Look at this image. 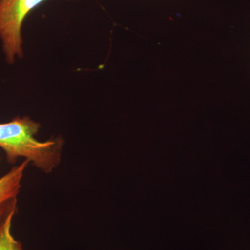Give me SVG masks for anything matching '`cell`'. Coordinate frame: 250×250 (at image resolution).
I'll list each match as a JSON object with an SVG mask.
<instances>
[{
    "mask_svg": "<svg viewBox=\"0 0 250 250\" xmlns=\"http://www.w3.org/2000/svg\"><path fill=\"white\" fill-rule=\"evenodd\" d=\"M1 156H0V163H1Z\"/></svg>",
    "mask_w": 250,
    "mask_h": 250,
    "instance_id": "5",
    "label": "cell"
},
{
    "mask_svg": "<svg viewBox=\"0 0 250 250\" xmlns=\"http://www.w3.org/2000/svg\"><path fill=\"white\" fill-rule=\"evenodd\" d=\"M41 125L29 116H17L8 123H0V148L9 164L19 159L45 174L52 173L62 161L65 140L62 136L40 141L36 139Z\"/></svg>",
    "mask_w": 250,
    "mask_h": 250,
    "instance_id": "1",
    "label": "cell"
},
{
    "mask_svg": "<svg viewBox=\"0 0 250 250\" xmlns=\"http://www.w3.org/2000/svg\"><path fill=\"white\" fill-rule=\"evenodd\" d=\"M15 215H10L0 228V250H24L22 243L16 240L11 233Z\"/></svg>",
    "mask_w": 250,
    "mask_h": 250,
    "instance_id": "4",
    "label": "cell"
},
{
    "mask_svg": "<svg viewBox=\"0 0 250 250\" xmlns=\"http://www.w3.org/2000/svg\"><path fill=\"white\" fill-rule=\"evenodd\" d=\"M47 0H2L0 2V40L9 65L22 59L23 22L31 11Z\"/></svg>",
    "mask_w": 250,
    "mask_h": 250,
    "instance_id": "2",
    "label": "cell"
},
{
    "mask_svg": "<svg viewBox=\"0 0 250 250\" xmlns=\"http://www.w3.org/2000/svg\"><path fill=\"white\" fill-rule=\"evenodd\" d=\"M29 165V161L24 160L0 177V228L10 215L17 212L18 197Z\"/></svg>",
    "mask_w": 250,
    "mask_h": 250,
    "instance_id": "3",
    "label": "cell"
},
{
    "mask_svg": "<svg viewBox=\"0 0 250 250\" xmlns=\"http://www.w3.org/2000/svg\"><path fill=\"white\" fill-rule=\"evenodd\" d=\"M1 1H2V0H0V2H1Z\"/></svg>",
    "mask_w": 250,
    "mask_h": 250,
    "instance_id": "6",
    "label": "cell"
}]
</instances>
